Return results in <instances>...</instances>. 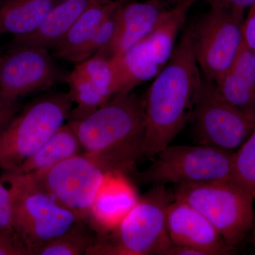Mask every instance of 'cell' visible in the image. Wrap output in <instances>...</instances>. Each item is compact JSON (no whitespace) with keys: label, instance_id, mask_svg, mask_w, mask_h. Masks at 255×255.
<instances>
[{"label":"cell","instance_id":"cell-1","mask_svg":"<svg viewBox=\"0 0 255 255\" xmlns=\"http://www.w3.org/2000/svg\"><path fill=\"white\" fill-rule=\"evenodd\" d=\"M203 83L190 27L183 33L170 60L147 90L140 158L153 159L192 120Z\"/></svg>","mask_w":255,"mask_h":255},{"label":"cell","instance_id":"cell-2","mask_svg":"<svg viewBox=\"0 0 255 255\" xmlns=\"http://www.w3.org/2000/svg\"><path fill=\"white\" fill-rule=\"evenodd\" d=\"M69 123L84 153L107 173L130 172L140 158L145 134L144 100L132 93H119L83 118Z\"/></svg>","mask_w":255,"mask_h":255},{"label":"cell","instance_id":"cell-3","mask_svg":"<svg viewBox=\"0 0 255 255\" xmlns=\"http://www.w3.org/2000/svg\"><path fill=\"white\" fill-rule=\"evenodd\" d=\"M174 199L163 184L153 185L115 229L97 236L88 255H166L172 246L167 209Z\"/></svg>","mask_w":255,"mask_h":255},{"label":"cell","instance_id":"cell-4","mask_svg":"<svg viewBox=\"0 0 255 255\" xmlns=\"http://www.w3.org/2000/svg\"><path fill=\"white\" fill-rule=\"evenodd\" d=\"M68 93L42 96L15 114L0 129V170L14 172L33 155L70 117Z\"/></svg>","mask_w":255,"mask_h":255},{"label":"cell","instance_id":"cell-5","mask_svg":"<svg viewBox=\"0 0 255 255\" xmlns=\"http://www.w3.org/2000/svg\"><path fill=\"white\" fill-rule=\"evenodd\" d=\"M174 196L203 215L231 248L252 230L254 199L233 181L178 184Z\"/></svg>","mask_w":255,"mask_h":255},{"label":"cell","instance_id":"cell-6","mask_svg":"<svg viewBox=\"0 0 255 255\" xmlns=\"http://www.w3.org/2000/svg\"><path fill=\"white\" fill-rule=\"evenodd\" d=\"M6 172L14 187V228L31 255L80 221L40 187L29 174Z\"/></svg>","mask_w":255,"mask_h":255},{"label":"cell","instance_id":"cell-7","mask_svg":"<svg viewBox=\"0 0 255 255\" xmlns=\"http://www.w3.org/2000/svg\"><path fill=\"white\" fill-rule=\"evenodd\" d=\"M196 1L179 0L143 39L122 56L112 57L117 65L118 94L132 92L160 73L173 54L178 34Z\"/></svg>","mask_w":255,"mask_h":255},{"label":"cell","instance_id":"cell-8","mask_svg":"<svg viewBox=\"0 0 255 255\" xmlns=\"http://www.w3.org/2000/svg\"><path fill=\"white\" fill-rule=\"evenodd\" d=\"M233 153L200 144L169 145L136 178L139 182L153 185L233 181Z\"/></svg>","mask_w":255,"mask_h":255},{"label":"cell","instance_id":"cell-9","mask_svg":"<svg viewBox=\"0 0 255 255\" xmlns=\"http://www.w3.org/2000/svg\"><path fill=\"white\" fill-rule=\"evenodd\" d=\"M243 14L211 8L191 27L196 59L204 78L211 82L227 73L245 43Z\"/></svg>","mask_w":255,"mask_h":255},{"label":"cell","instance_id":"cell-10","mask_svg":"<svg viewBox=\"0 0 255 255\" xmlns=\"http://www.w3.org/2000/svg\"><path fill=\"white\" fill-rule=\"evenodd\" d=\"M107 172L86 154L74 156L29 174L31 179L80 221L87 222Z\"/></svg>","mask_w":255,"mask_h":255},{"label":"cell","instance_id":"cell-11","mask_svg":"<svg viewBox=\"0 0 255 255\" xmlns=\"http://www.w3.org/2000/svg\"><path fill=\"white\" fill-rule=\"evenodd\" d=\"M191 121L198 143L231 152L241 147L255 128V116L223 100L214 82L204 77Z\"/></svg>","mask_w":255,"mask_h":255},{"label":"cell","instance_id":"cell-12","mask_svg":"<svg viewBox=\"0 0 255 255\" xmlns=\"http://www.w3.org/2000/svg\"><path fill=\"white\" fill-rule=\"evenodd\" d=\"M0 57V97L10 102L35 92L46 91L65 82L68 73L55 61L49 50L11 45Z\"/></svg>","mask_w":255,"mask_h":255},{"label":"cell","instance_id":"cell-13","mask_svg":"<svg viewBox=\"0 0 255 255\" xmlns=\"http://www.w3.org/2000/svg\"><path fill=\"white\" fill-rule=\"evenodd\" d=\"M167 230L172 244L195 248L204 255L233 254L228 246L207 219L194 208L174 199L167 209Z\"/></svg>","mask_w":255,"mask_h":255},{"label":"cell","instance_id":"cell-14","mask_svg":"<svg viewBox=\"0 0 255 255\" xmlns=\"http://www.w3.org/2000/svg\"><path fill=\"white\" fill-rule=\"evenodd\" d=\"M125 1L115 12L117 31L106 55L119 58L153 31L169 8L162 0Z\"/></svg>","mask_w":255,"mask_h":255},{"label":"cell","instance_id":"cell-15","mask_svg":"<svg viewBox=\"0 0 255 255\" xmlns=\"http://www.w3.org/2000/svg\"><path fill=\"white\" fill-rule=\"evenodd\" d=\"M137 191L122 172H110L92 204L87 223L98 235L107 234L121 221L138 201Z\"/></svg>","mask_w":255,"mask_h":255},{"label":"cell","instance_id":"cell-16","mask_svg":"<svg viewBox=\"0 0 255 255\" xmlns=\"http://www.w3.org/2000/svg\"><path fill=\"white\" fill-rule=\"evenodd\" d=\"M221 97L255 117V52L242 46L229 70L214 82Z\"/></svg>","mask_w":255,"mask_h":255},{"label":"cell","instance_id":"cell-17","mask_svg":"<svg viewBox=\"0 0 255 255\" xmlns=\"http://www.w3.org/2000/svg\"><path fill=\"white\" fill-rule=\"evenodd\" d=\"M127 1L107 0L92 5L77 20L59 43L52 48V55L57 59L80 63L84 50L100 25Z\"/></svg>","mask_w":255,"mask_h":255},{"label":"cell","instance_id":"cell-18","mask_svg":"<svg viewBox=\"0 0 255 255\" xmlns=\"http://www.w3.org/2000/svg\"><path fill=\"white\" fill-rule=\"evenodd\" d=\"M107 0H60L36 31L13 38L11 45H28L52 49L87 9Z\"/></svg>","mask_w":255,"mask_h":255},{"label":"cell","instance_id":"cell-19","mask_svg":"<svg viewBox=\"0 0 255 255\" xmlns=\"http://www.w3.org/2000/svg\"><path fill=\"white\" fill-rule=\"evenodd\" d=\"M60 0H3L0 4V36H27L41 26Z\"/></svg>","mask_w":255,"mask_h":255},{"label":"cell","instance_id":"cell-20","mask_svg":"<svg viewBox=\"0 0 255 255\" xmlns=\"http://www.w3.org/2000/svg\"><path fill=\"white\" fill-rule=\"evenodd\" d=\"M83 152L81 143L70 124H63L38 150L16 170V174H31L43 170Z\"/></svg>","mask_w":255,"mask_h":255},{"label":"cell","instance_id":"cell-21","mask_svg":"<svg viewBox=\"0 0 255 255\" xmlns=\"http://www.w3.org/2000/svg\"><path fill=\"white\" fill-rule=\"evenodd\" d=\"M65 82L69 87V97L75 105L69 121L83 118L110 100L95 84L75 67L67 75Z\"/></svg>","mask_w":255,"mask_h":255},{"label":"cell","instance_id":"cell-22","mask_svg":"<svg viewBox=\"0 0 255 255\" xmlns=\"http://www.w3.org/2000/svg\"><path fill=\"white\" fill-rule=\"evenodd\" d=\"M96 237L90 226L79 221L63 235L39 248L34 255H87Z\"/></svg>","mask_w":255,"mask_h":255},{"label":"cell","instance_id":"cell-23","mask_svg":"<svg viewBox=\"0 0 255 255\" xmlns=\"http://www.w3.org/2000/svg\"><path fill=\"white\" fill-rule=\"evenodd\" d=\"M75 68L95 84L110 100L118 94L117 65L112 57L95 55L77 63Z\"/></svg>","mask_w":255,"mask_h":255},{"label":"cell","instance_id":"cell-24","mask_svg":"<svg viewBox=\"0 0 255 255\" xmlns=\"http://www.w3.org/2000/svg\"><path fill=\"white\" fill-rule=\"evenodd\" d=\"M232 179L255 199V128L233 153Z\"/></svg>","mask_w":255,"mask_h":255},{"label":"cell","instance_id":"cell-25","mask_svg":"<svg viewBox=\"0 0 255 255\" xmlns=\"http://www.w3.org/2000/svg\"><path fill=\"white\" fill-rule=\"evenodd\" d=\"M115 12L109 16L100 25V27L96 31L95 34L84 50L80 62L95 55H105L110 49L117 31V19H116Z\"/></svg>","mask_w":255,"mask_h":255},{"label":"cell","instance_id":"cell-26","mask_svg":"<svg viewBox=\"0 0 255 255\" xmlns=\"http://www.w3.org/2000/svg\"><path fill=\"white\" fill-rule=\"evenodd\" d=\"M14 187L9 174L0 175V230H14L13 224Z\"/></svg>","mask_w":255,"mask_h":255},{"label":"cell","instance_id":"cell-27","mask_svg":"<svg viewBox=\"0 0 255 255\" xmlns=\"http://www.w3.org/2000/svg\"><path fill=\"white\" fill-rule=\"evenodd\" d=\"M0 255H31L15 230H0Z\"/></svg>","mask_w":255,"mask_h":255},{"label":"cell","instance_id":"cell-28","mask_svg":"<svg viewBox=\"0 0 255 255\" xmlns=\"http://www.w3.org/2000/svg\"><path fill=\"white\" fill-rule=\"evenodd\" d=\"M211 8H220L244 12L246 8L254 4L255 0H203Z\"/></svg>","mask_w":255,"mask_h":255},{"label":"cell","instance_id":"cell-29","mask_svg":"<svg viewBox=\"0 0 255 255\" xmlns=\"http://www.w3.org/2000/svg\"><path fill=\"white\" fill-rule=\"evenodd\" d=\"M243 23V38L248 48L255 52V2L252 4Z\"/></svg>","mask_w":255,"mask_h":255},{"label":"cell","instance_id":"cell-30","mask_svg":"<svg viewBox=\"0 0 255 255\" xmlns=\"http://www.w3.org/2000/svg\"><path fill=\"white\" fill-rule=\"evenodd\" d=\"M18 111V102H10L0 97V129L12 119Z\"/></svg>","mask_w":255,"mask_h":255},{"label":"cell","instance_id":"cell-31","mask_svg":"<svg viewBox=\"0 0 255 255\" xmlns=\"http://www.w3.org/2000/svg\"><path fill=\"white\" fill-rule=\"evenodd\" d=\"M166 255H204L201 251L195 248L185 246L172 244Z\"/></svg>","mask_w":255,"mask_h":255},{"label":"cell","instance_id":"cell-32","mask_svg":"<svg viewBox=\"0 0 255 255\" xmlns=\"http://www.w3.org/2000/svg\"><path fill=\"white\" fill-rule=\"evenodd\" d=\"M252 230H253V233H252V243H253L255 251V218L254 222H253V227H252Z\"/></svg>","mask_w":255,"mask_h":255},{"label":"cell","instance_id":"cell-33","mask_svg":"<svg viewBox=\"0 0 255 255\" xmlns=\"http://www.w3.org/2000/svg\"><path fill=\"white\" fill-rule=\"evenodd\" d=\"M179 0H171V4L174 5L176 3L178 2Z\"/></svg>","mask_w":255,"mask_h":255},{"label":"cell","instance_id":"cell-34","mask_svg":"<svg viewBox=\"0 0 255 255\" xmlns=\"http://www.w3.org/2000/svg\"><path fill=\"white\" fill-rule=\"evenodd\" d=\"M162 1H164V2L167 3V4H171V0H162Z\"/></svg>","mask_w":255,"mask_h":255},{"label":"cell","instance_id":"cell-35","mask_svg":"<svg viewBox=\"0 0 255 255\" xmlns=\"http://www.w3.org/2000/svg\"><path fill=\"white\" fill-rule=\"evenodd\" d=\"M3 0H0V4H1V1H2Z\"/></svg>","mask_w":255,"mask_h":255}]
</instances>
